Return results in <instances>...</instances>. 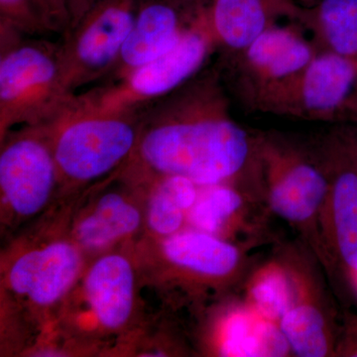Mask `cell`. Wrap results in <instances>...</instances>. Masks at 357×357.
Returning a JSON list of instances; mask_svg holds the SVG:
<instances>
[{"instance_id": "1", "label": "cell", "mask_w": 357, "mask_h": 357, "mask_svg": "<svg viewBox=\"0 0 357 357\" xmlns=\"http://www.w3.org/2000/svg\"><path fill=\"white\" fill-rule=\"evenodd\" d=\"M252 155L253 132L232 117L217 66L143 112L137 145L119 171L132 180L180 176L206 187L243 182Z\"/></svg>"}, {"instance_id": "2", "label": "cell", "mask_w": 357, "mask_h": 357, "mask_svg": "<svg viewBox=\"0 0 357 357\" xmlns=\"http://www.w3.org/2000/svg\"><path fill=\"white\" fill-rule=\"evenodd\" d=\"M79 196L58 199L1 255V293L39 324L60 314L88 260L70 234Z\"/></svg>"}, {"instance_id": "3", "label": "cell", "mask_w": 357, "mask_h": 357, "mask_svg": "<svg viewBox=\"0 0 357 357\" xmlns=\"http://www.w3.org/2000/svg\"><path fill=\"white\" fill-rule=\"evenodd\" d=\"M250 177L268 211L297 230L332 273L321 232L328 178L316 144L279 131H255Z\"/></svg>"}, {"instance_id": "4", "label": "cell", "mask_w": 357, "mask_h": 357, "mask_svg": "<svg viewBox=\"0 0 357 357\" xmlns=\"http://www.w3.org/2000/svg\"><path fill=\"white\" fill-rule=\"evenodd\" d=\"M74 96L63 83L60 42L0 23V138L17 126L50 123Z\"/></svg>"}, {"instance_id": "5", "label": "cell", "mask_w": 357, "mask_h": 357, "mask_svg": "<svg viewBox=\"0 0 357 357\" xmlns=\"http://www.w3.org/2000/svg\"><path fill=\"white\" fill-rule=\"evenodd\" d=\"M142 114L84 112L72 100L47 124L57 164L58 199L82 194L128 161L139 138Z\"/></svg>"}, {"instance_id": "6", "label": "cell", "mask_w": 357, "mask_h": 357, "mask_svg": "<svg viewBox=\"0 0 357 357\" xmlns=\"http://www.w3.org/2000/svg\"><path fill=\"white\" fill-rule=\"evenodd\" d=\"M217 45L199 11L178 43L163 56L109 83L75 95L73 105L105 114H141L206 69Z\"/></svg>"}, {"instance_id": "7", "label": "cell", "mask_w": 357, "mask_h": 357, "mask_svg": "<svg viewBox=\"0 0 357 357\" xmlns=\"http://www.w3.org/2000/svg\"><path fill=\"white\" fill-rule=\"evenodd\" d=\"M132 249L140 272L192 297L225 292L248 269L244 246L190 227L164 238L143 237Z\"/></svg>"}, {"instance_id": "8", "label": "cell", "mask_w": 357, "mask_h": 357, "mask_svg": "<svg viewBox=\"0 0 357 357\" xmlns=\"http://www.w3.org/2000/svg\"><path fill=\"white\" fill-rule=\"evenodd\" d=\"M59 175L47 124L21 126L0 138L2 236L41 217L58 199Z\"/></svg>"}, {"instance_id": "9", "label": "cell", "mask_w": 357, "mask_h": 357, "mask_svg": "<svg viewBox=\"0 0 357 357\" xmlns=\"http://www.w3.org/2000/svg\"><path fill=\"white\" fill-rule=\"evenodd\" d=\"M139 0H100L60 42L63 83L70 95L100 83L117 62Z\"/></svg>"}, {"instance_id": "10", "label": "cell", "mask_w": 357, "mask_h": 357, "mask_svg": "<svg viewBox=\"0 0 357 357\" xmlns=\"http://www.w3.org/2000/svg\"><path fill=\"white\" fill-rule=\"evenodd\" d=\"M356 83V60L319 51L302 70L265 91L251 109L338 123Z\"/></svg>"}, {"instance_id": "11", "label": "cell", "mask_w": 357, "mask_h": 357, "mask_svg": "<svg viewBox=\"0 0 357 357\" xmlns=\"http://www.w3.org/2000/svg\"><path fill=\"white\" fill-rule=\"evenodd\" d=\"M144 229V191L119 170L79 194L70 230L88 262L133 243Z\"/></svg>"}, {"instance_id": "12", "label": "cell", "mask_w": 357, "mask_h": 357, "mask_svg": "<svg viewBox=\"0 0 357 357\" xmlns=\"http://www.w3.org/2000/svg\"><path fill=\"white\" fill-rule=\"evenodd\" d=\"M328 178L321 232L332 270L349 281L357 274V160L338 123L314 142Z\"/></svg>"}, {"instance_id": "13", "label": "cell", "mask_w": 357, "mask_h": 357, "mask_svg": "<svg viewBox=\"0 0 357 357\" xmlns=\"http://www.w3.org/2000/svg\"><path fill=\"white\" fill-rule=\"evenodd\" d=\"M318 52L302 26L276 22L218 67L225 83L230 82L241 102L252 109L265 91L299 72Z\"/></svg>"}, {"instance_id": "14", "label": "cell", "mask_w": 357, "mask_h": 357, "mask_svg": "<svg viewBox=\"0 0 357 357\" xmlns=\"http://www.w3.org/2000/svg\"><path fill=\"white\" fill-rule=\"evenodd\" d=\"M139 272L131 244L89 260L76 287L98 332L119 335L131 330L138 314Z\"/></svg>"}, {"instance_id": "15", "label": "cell", "mask_w": 357, "mask_h": 357, "mask_svg": "<svg viewBox=\"0 0 357 357\" xmlns=\"http://www.w3.org/2000/svg\"><path fill=\"white\" fill-rule=\"evenodd\" d=\"M293 279V297L279 326L294 356L333 357L340 326L311 262L292 249L286 253Z\"/></svg>"}, {"instance_id": "16", "label": "cell", "mask_w": 357, "mask_h": 357, "mask_svg": "<svg viewBox=\"0 0 357 357\" xmlns=\"http://www.w3.org/2000/svg\"><path fill=\"white\" fill-rule=\"evenodd\" d=\"M196 13L197 10H187L165 0H139L121 55L109 74L98 84L121 79L170 51L189 29Z\"/></svg>"}, {"instance_id": "17", "label": "cell", "mask_w": 357, "mask_h": 357, "mask_svg": "<svg viewBox=\"0 0 357 357\" xmlns=\"http://www.w3.org/2000/svg\"><path fill=\"white\" fill-rule=\"evenodd\" d=\"M243 182L199 187L198 198L187 218V227L245 246L259 238L264 218L257 213L258 192Z\"/></svg>"}, {"instance_id": "18", "label": "cell", "mask_w": 357, "mask_h": 357, "mask_svg": "<svg viewBox=\"0 0 357 357\" xmlns=\"http://www.w3.org/2000/svg\"><path fill=\"white\" fill-rule=\"evenodd\" d=\"M204 347L211 356L282 357L293 352L278 324L243 302L218 311L206 330Z\"/></svg>"}, {"instance_id": "19", "label": "cell", "mask_w": 357, "mask_h": 357, "mask_svg": "<svg viewBox=\"0 0 357 357\" xmlns=\"http://www.w3.org/2000/svg\"><path fill=\"white\" fill-rule=\"evenodd\" d=\"M198 10L206 21L220 60L243 51L285 16L275 0H201Z\"/></svg>"}, {"instance_id": "20", "label": "cell", "mask_w": 357, "mask_h": 357, "mask_svg": "<svg viewBox=\"0 0 357 357\" xmlns=\"http://www.w3.org/2000/svg\"><path fill=\"white\" fill-rule=\"evenodd\" d=\"M144 191V237L164 238L187 227L199 187L180 176L160 175L129 180Z\"/></svg>"}, {"instance_id": "21", "label": "cell", "mask_w": 357, "mask_h": 357, "mask_svg": "<svg viewBox=\"0 0 357 357\" xmlns=\"http://www.w3.org/2000/svg\"><path fill=\"white\" fill-rule=\"evenodd\" d=\"M292 20L314 36L319 51L357 61V0H319L296 6Z\"/></svg>"}, {"instance_id": "22", "label": "cell", "mask_w": 357, "mask_h": 357, "mask_svg": "<svg viewBox=\"0 0 357 357\" xmlns=\"http://www.w3.org/2000/svg\"><path fill=\"white\" fill-rule=\"evenodd\" d=\"M292 297V274L286 255L258 267L244 286V302L264 318L277 324L287 312Z\"/></svg>"}, {"instance_id": "23", "label": "cell", "mask_w": 357, "mask_h": 357, "mask_svg": "<svg viewBox=\"0 0 357 357\" xmlns=\"http://www.w3.org/2000/svg\"><path fill=\"white\" fill-rule=\"evenodd\" d=\"M0 23L28 37L54 35L37 0H0Z\"/></svg>"}, {"instance_id": "24", "label": "cell", "mask_w": 357, "mask_h": 357, "mask_svg": "<svg viewBox=\"0 0 357 357\" xmlns=\"http://www.w3.org/2000/svg\"><path fill=\"white\" fill-rule=\"evenodd\" d=\"M53 34L64 36L70 27L67 0H37Z\"/></svg>"}, {"instance_id": "25", "label": "cell", "mask_w": 357, "mask_h": 357, "mask_svg": "<svg viewBox=\"0 0 357 357\" xmlns=\"http://www.w3.org/2000/svg\"><path fill=\"white\" fill-rule=\"evenodd\" d=\"M335 356L357 357V314H347L340 326Z\"/></svg>"}, {"instance_id": "26", "label": "cell", "mask_w": 357, "mask_h": 357, "mask_svg": "<svg viewBox=\"0 0 357 357\" xmlns=\"http://www.w3.org/2000/svg\"><path fill=\"white\" fill-rule=\"evenodd\" d=\"M100 1V0H67L70 17V29L84 17V14L88 13L91 7Z\"/></svg>"}, {"instance_id": "27", "label": "cell", "mask_w": 357, "mask_h": 357, "mask_svg": "<svg viewBox=\"0 0 357 357\" xmlns=\"http://www.w3.org/2000/svg\"><path fill=\"white\" fill-rule=\"evenodd\" d=\"M338 123H349L357 126V83L344 110H342Z\"/></svg>"}, {"instance_id": "28", "label": "cell", "mask_w": 357, "mask_h": 357, "mask_svg": "<svg viewBox=\"0 0 357 357\" xmlns=\"http://www.w3.org/2000/svg\"><path fill=\"white\" fill-rule=\"evenodd\" d=\"M344 126L345 132H347V138L351 143L354 153L356 155L357 160V126L349 123H342Z\"/></svg>"}, {"instance_id": "29", "label": "cell", "mask_w": 357, "mask_h": 357, "mask_svg": "<svg viewBox=\"0 0 357 357\" xmlns=\"http://www.w3.org/2000/svg\"><path fill=\"white\" fill-rule=\"evenodd\" d=\"M165 1L175 4L181 8L187 9V10L196 11L201 0H165Z\"/></svg>"}, {"instance_id": "30", "label": "cell", "mask_w": 357, "mask_h": 357, "mask_svg": "<svg viewBox=\"0 0 357 357\" xmlns=\"http://www.w3.org/2000/svg\"><path fill=\"white\" fill-rule=\"evenodd\" d=\"M276 3L281 7L282 10L285 13V16L292 18L294 15V11H295L296 3L295 0H275Z\"/></svg>"}]
</instances>
